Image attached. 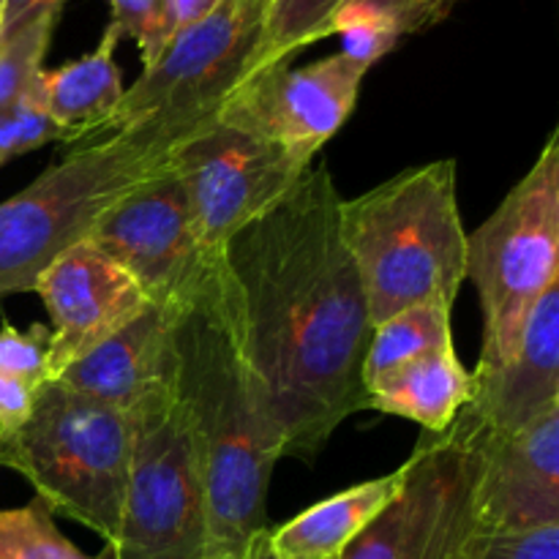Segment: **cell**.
Returning a JSON list of instances; mask_svg holds the SVG:
<instances>
[{
	"instance_id": "cell-11",
	"label": "cell",
	"mask_w": 559,
	"mask_h": 559,
	"mask_svg": "<svg viewBox=\"0 0 559 559\" xmlns=\"http://www.w3.org/2000/svg\"><path fill=\"white\" fill-rule=\"evenodd\" d=\"M366 74L369 69L344 52L300 69H289L287 63L273 66L235 87L216 120L276 142L314 164L317 153L355 112Z\"/></svg>"
},
{
	"instance_id": "cell-16",
	"label": "cell",
	"mask_w": 559,
	"mask_h": 559,
	"mask_svg": "<svg viewBox=\"0 0 559 559\" xmlns=\"http://www.w3.org/2000/svg\"><path fill=\"white\" fill-rule=\"evenodd\" d=\"M173 377V306L151 304L107 342L66 366L52 382L131 415Z\"/></svg>"
},
{
	"instance_id": "cell-9",
	"label": "cell",
	"mask_w": 559,
	"mask_h": 559,
	"mask_svg": "<svg viewBox=\"0 0 559 559\" xmlns=\"http://www.w3.org/2000/svg\"><path fill=\"white\" fill-rule=\"evenodd\" d=\"M480 435L467 407L445 431H424L396 497L338 559H453L475 533Z\"/></svg>"
},
{
	"instance_id": "cell-24",
	"label": "cell",
	"mask_w": 559,
	"mask_h": 559,
	"mask_svg": "<svg viewBox=\"0 0 559 559\" xmlns=\"http://www.w3.org/2000/svg\"><path fill=\"white\" fill-rule=\"evenodd\" d=\"M112 22L109 25L120 38H134L140 47L142 69L156 63L175 36V22L169 0H109Z\"/></svg>"
},
{
	"instance_id": "cell-20",
	"label": "cell",
	"mask_w": 559,
	"mask_h": 559,
	"mask_svg": "<svg viewBox=\"0 0 559 559\" xmlns=\"http://www.w3.org/2000/svg\"><path fill=\"white\" fill-rule=\"evenodd\" d=\"M469 399H473V371L462 364L453 344L385 377L380 385L366 393V409L413 420L429 435H437L456 420Z\"/></svg>"
},
{
	"instance_id": "cell-8",
	"label": "cell",
	"mask_w": 559,
	"mask_h": 559,
	"mask_svg": "<svg viewBox=\"0 0 559 559\" xmlns=\"http://www.w3.org/2000/svg\"><path fill=\"white\" fill-rule=\"evenodd\" d=\"M131 469L115 559H207V495L173 382L131 413Z\"/></svg>"
},
{
	"instance_id": "cell-15",
	"label": "cell",
	"mask_w": 559,
	"mask_h": 559,
	"mask_svg": "<svg viewBox=\"0 0 559 559\" xmlns=\"http://www.w3.org/2000/svg\"><path fill=\"white\" fill-rule=\"evenodd\" d=\"M559 407V282L524 322L511 358L495 369H473L467 409L491 435L511 437Z\"/></svg>"
},
{
	"instance_id": "cell-18",
	"label": "cell",
	"mask_w": 559,
	"mask_h": 559,
	"mask_svg": "<svg viewBox=\"0 0 559 559\" xmlns=\"http://www.w3.org/2000/svg\"><path fill=\"white\" fill-rule=\"evenodd\" d=\"M118 44L120 33L107 25L93 52L60 69H44V104H47L49 123L58 131V142L63 145L71 147L91 140L118 109L126 91L120 69L115 63Z\"/></svg>"
},
{
	"instance_id": "cell-12",
	"label": "cell",
	"mask_w": 559,
	"mask_h": 559,
	"mask_svg": "<svg viewBox=\"0 0 559 559\" xmlns=\"http://www.w3.org/2000/svg\"><path fill=\"white\" fill-rule=\"evenodd\" d=\"M87 240L129 271L151 304L162 306L178 304L211 260L197 238L189 197L169 164L120 200Z\"/></svg>"
},
{
	"instance_id": "cell-7",
	"label": "cell",
	"mask_w": 559,
	"mask_h": 559,
	"mask_svg": "<svg viewBox=\"0 0 559 559\" xmlns=\"http://www.w3.org/2000/svg\"><path fill=\"white\" fill-rule=\"evenodd\" d=\"M271 3L222 0L211 14L175 31L162 58L126 87L112 118L80 145L134 126H156L183 140L216 120L235 87L249 80Z\"/></svg>"
},
{
	"instance_id": "cell-10",
	"label": "cell",
	"mask_w": 559,
	"mask_h": 559,
	"mask_svg": "<svg viewBox=\"0 0 559 559\" xmlns=\"http://www.w3.org/2000/svg\"><path fill=\"white\" fill-rule=\"evenodd\" d=\"M311 164L249 131L211 120L169 147V169L183 186L205 254L271 211Z\"/></svg>"
},
{
	"instance_id": "cell-19",
	"label": "cell",
	"mask_w": 559,
	"mask_h": 559,
	"mask_svg": "<svg viewBox=\"0 0 559 559\" xmlns=\"http://www.w3.org/2000/svg\"><path fill=\"white\" fill-rule=\"evenodd\" d=\"M402 478L404 467H399L320 500L282 527H271L273 551L278 559H338L396 497Z\"/></svg>"
},
{
	"instance_id": "cell-25",
	"label": "cell",
	"mask_w": 559,
	"mask_h": 559,
	"mask_svg": "<svg viewBox=\"0 0 559 559\" xmlns=\"http://www.w3.org/2000/svg\"><path fill=\"white\" fill-rule=\"evenodd\" d=\"M331 36H342V52L371 69L399 44V31L371 9L358 3H344L331 22Z\"/></svg>"
},
{
	"instance_id": "cell-13",
	"label": "cell",
	"mask_w": 559,
	"mask_h": 559,
	"mask_svg": "<svg viewBox=\"0 0 559 559\" xmlns=\"http://www.w3.org/2000/svg\"><path fill=\"white\" fill-rule=\"evenodd\" d=\"M33 293L49 314V382L112 333L129 325L151 306V298L129 271L93 240L66 249L41 276Z\"/></svg>"
},
{
	"instance_id": "cell-3",
	"label": "cell",
	"mask_w": 559,
	"mask_h": 559,
	"mask_svg": "<svg viewBox=\"0 0 559 559\" xmlns=\"http://www.w3.org/2000/svg\"><path fill=\"white\" fill-rule=\"evenodd\" d=\"M456 178V162L440 158L342 200V240L374 325L409 306L456 304L467 262Z\"/></svg>"
},
{
	"instance_id": "cell-31",
	"label": "cell",
	"mask_w": 559,
	"mask_h": 559,
	"mask_svg": "<svg viewBox=\"0 0 559 559\" xmlns=\"http://www.w3.org/2000/svg\"><path fill=\"white\" fill-rule=\"evenodd\" d=\"M222 0H169V9H173V22L175 31L191 25V22L202 20L205 14H211Z\"/></svg>"
},
{
	"instance_id": "cell-14",
	"label": "cell",
	"mask_w": 559,
	"mask_h": 559,
	"mask_svg": "<svg viewBox=\"0 0 559 559\" xmlns=\"http://www.w3.org/2000/svg\"><path fill=\"white\" fill-rule=\"evenodd\" d=\"M559 527V407L519 435H480L475 530L527 533Z\"/></svg>"
},
{
	"instance_id": "cell-1",
	"label": "cell",
	"mask_w": 559,
	"mask_h": 559,
	"mask_svg": "<svg viewBox=\"0 0 559 559\" xmlns=\"http://www.w3.org/2000/svg\"><path fill=\"white\" fill-rule=\"evenodd\" d=\"M328 164H311L278 205L224 246L246 349L265 382L284 456L311 459L366 409L369 304L338 227Z\"/></svg>"
},
{
	"instance_id": "cell-23",
	"label": "cell",
	"mask_w": 559,
	"mask_h": 559,
	"mask_svg": "<svg viewBox=\"0 0 559 559\" xmlns=\"http://www.w3.org/2000/svg\"><path fill=\"white\" fill-rule=\"evenodd\" d=\"M0 559H115V549L104 544L93 557L76 549L36 497L22 508L0 511Z\"/></svg>"
},
{
	"instance_id": "cell-27",
	"label": "cell",
	"mask_w": 559,
	"mask_h": 559,
	"mask_svg": "<svg viewBox=\"0 0 559 559\" xmlns=\"http://www.w3.org/2000/svg\"><path fill=\"white\" fill-rule=\"evenodd\" d=\"M453 559H559V527L527 533H469Z\"/></svg>"
},
{
	"instance_id": "cell-21",
	"label": "cell",
	"mask_w": 559,
	"mask_h": 559,
	"mask_svg": "<svg viewBox=\"0 0 559 559\" xmlns=\"http://www.w3.org/2000/svg\"><path fill=\"white\" fill-rule=\"evenodd\" d=\"M442 347H453V306L420 304L388 317L371 333L364 360L366 393L402 366Z\"/></svg>"
},
{
	"instance_id": "cell-22",
	"label": "cell",
	"mask_w": 559,
	"mask_h": 559,
	"mask_svg": "<svg viewBox=\"0 0 559 559\" xmlns=\"http://www.w3.org/2000/svg\"><path fill=\"white\" fill-rule=\"evenodd\" d=\"M344 3L347 0H273L249 76L287 63L295 52L331 36V22Z\"/></svg>"
},
{
	"instance_id": "cell-33",
	"label": "cell",
	"mask_w": 559,
	"mask_h": 559,
	"mask_svg": "<svg viewBox=\"0 0 559 559\" xmlns=\"http://www.w3.org/2000/svg\"><path fill=\"white\" fill-rule=\"evenodd\" d=\"M0 31H3V3H0Z\"/></svg>"
},
{
	"instance_id": "cell-26",
	"label": "cell",
	"mask_w": 559,
	"mask_h": 559,
	"mask_svg": "<svg viewBox=\"0 0 559 559\" xmlns=\"http://www.w3.org/2000/svg\"><path fill=\"white\" fill-rule=\"evenodd\" d=\"M49 325L33 322L27 331L3 322L0 328V374L25 382L31 388H41L49 382Z\"/></svg>"
},
{
	"instance_id": "cell-6",
	"label": "cell",
	"mask_w": 559,
	"mask_h": 559,
	"mask_svg": "<svg viewBox=\"0 0 559 559\" xmlns=\"http://www.w3.org/2000/svg\"><path fill=\"white\" fill-rule=\"evenodd\" d=\"M464 282H473L484 314V347L475 369H495L516 349L540 295L559 282L557 129L495 213L467 233Z\"/></svg>"
},
{
	"instance_id": "cell-4",
	"label": "cell",
	"mask_w": 559,
	"mask_h": 559,
	"mask_svg": "<svg viewBox=\"0 0 559 559\" xmlns=\"http://www.w3.org/2000/svg\"><path fill=\"white\" fill-rule=\"evenodd\" d=\"M178 142L134 126L66 151L31 186L0 202V298L33 293L36 278L71 246L91 238L120 200L156 178Z\"/></svg>"
},
{
	"instance_id": "cell-17",
	"label": "cell",
	"mask_w": 559,
	"mask_h": 559,
	"mask_svg": "<svg viewBox=\"0 0 559 559\" xmlns=\"http://www.w3.org/2000/svg\"><path fill=\"white\" fill-rule=\"evenodd\" d=\"M60 11H47L0 36V167L47 142H58L44 104V58Z\"/></svg>"
},
{
	"instance_id": "cell-28",
	"label": "cell",
	"mask_w": 559,
	"mask_h": 559,
	"mask_svg": "<svg viewBox=\"0 0 559 559\" xmlns=\"http://www.w3.org/2000/svg\"><path fill=\"white\" fill-rule=\"evenodd\" d=\"M347 3L371 9L374 14L385 16L399 36H409L445 20L459 0H347Z\"/></svg>"
},
{
	"instance_id": "cell-2",
	"label": "cell",
	"mask_w": 559,
	"mask_h": 559,
	"mask_svg": "<svg viewBox=\"0 0 559 559\" xmlns=\"http://www.w3.org/2000/svg\"><path fill=\"white\" fill-rule=\"evenodd\" d=\"M175 399L200 453L207 495V557L240 559L267 530V489L284 435L246 349L238 295L224 254H211L173 304Z\"/></svg>"
},
{
	"instance_id": "cell-5",
	"label": "cell",
	"mask_w": 559,
	"mask_h": 559,
	"mask_svg": "<svg viewBox=\"0 0 559 559\" xmlns=\"http://www.w3.org/2000/svg\"><path fill=\"white\" fill-rule=\"evenodd\" d=\"M131 440V415L47 382L25 426L0 442V464L20 473L49 511L112 546L129 489Z\"/></svg>"
},
{
	"instance_id": "cell-30",
	"label": "cell",
	"mask_w": 559,
	"mask_h": 559,
	"mask_svg": "<svg viewBox=\"0 0 559 559\" xmlns=\"http://www.w3.org/2000/svg\"><path fill=\"white\" fill-rule=\"evenodd\" d=\"M0 3H3V31H0V36H5V33L27 25L36 16L47 14V11H60L66 0H0Z\"/></svg>"
},
{
	"instance_id": "cell-32",
	"label": "cell",
	"mask_w": 559,
	"mask_h": 559,
	"mask_svg": "<svg viewBox=\"0 0 559 559\" xmlns=\"http://www.w3.org/2000/svg\"><path fill=\"white\" fill-rule=\"evenodd\" d=\"M240 559H278L271 546V527L262 530L260 535H254V540L246 546V551L240 555Z\"/></svg>"
},
{
	"instance_id": "cell-34",
	"label": "cell",
	"mask_w": 559,
	"mask_h": 559,
	"mask_svg": "<svg viewBox=\"0 0 559 559\" xmlns=\"http://www.w3.org/2000/svg\"><path fill=\"white\" fill-rule=\"evenodd\" d=\"M207 559H229V557H207Z\"/></svg>"
},
{
	"instance_id": "cell-29",
	"label": "cell",
	"mask_w": 559,
	"mask_h": 559,
	"mask_svg": "<svg viewBox=\"0 0 559 559\" xmlns=\"http://www.w3.org/2000/svg\"><path fill=\"white\" fill-rule=\"evenodd\" d=\"M36 388L9 374H0V442L14 437L25 426L33 413V404H36Z\"/></svg>"
}]
</instances>
